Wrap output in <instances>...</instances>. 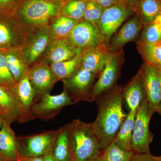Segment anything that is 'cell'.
Segmentation results:
<instances>
[{
	"label": "cell",
	"mask_w": 161,
	"mask_h": 161,
	"mask_svg": "<svg viewBox=\"0 0 161 161\" xmlns=\"http://www.w3.org/2000/svg\"><path fill=\"white\" fill-rule=\"evenodd\" d=\"M98 113L92 126L101 150L114 141L128 114L123 108V87L117 86L98 96Z\"/></svg>",
	"instance_id": "1"
},
{
	"label": "cell",
	"mask_w": 161,
	"mask_h": 161,
	"mask_svg": "<svg viewBox=\"0 0 161 161\" xmlns=\"http://www.w3.org/2000/svg\"><path fill=\"white\" fill-rule=\"evenodd\" d=\"M65 3L63 0H18L11 17L25 35L49 26L61 15Z\"/></svg>",
	"instance_id": "2"
},
{
	"label": "cell",
	"mask_w": 161,
	"mask_h": 161,
	"mask_svg": "<svg viewBox=\"0 0 161 161\" xmlns=\"http://www.w3.org/2000/svg\"><path fill=\"white\" fill-rule=\"evenodd\" d=\"M67 126L74 161H96L101 150L92 123L75 119Z\"/></svg>",
	"instance_id": "3"
},
{
	"label": "cell",
	"mask_w": 161,
	"mask_h": 161,
	"mask_svg": "<svg viewBox=\"0 0 161 161\" xmlns=\"http://www.w3.org/2000/svg\"><path fill=\"white\" fill-rule=\"evenodd\" d=\"M153 115L146 99H144L136 115L132 142L134 153H150V145L153 135L149 129V124Z\"/></svg>",
	"instance_id": "4"
},
{
	"label": "cell",
	"mask_w": 161,
	"mask_h": 161,
	"mask_svg": "<svg viewBox=\"0 0 161 161\" xmlns=\"http://www.w3.org/2000/svg\"><path fill=\"white\" fill-rule=\"evenodd\" d=\"M21 48L25 62L28 66L41 60L53 40L49 26L43 27L25 35Z\"/></svg>",
	"instance_id": "5"
},
{
	"label": "cell",
	"mask_w": 161,
	"mask_h": 161,
	"mask_svg": "<svg viewBox=\"0 0 161 161\" xmlns=\"http://www.w3.org/2000/svg\"><path fill=\"white\" fill-rule=\"evenodd\" d=\"M58 130L17 137L19 156H43L50 153Z\"/></svg>",
	"instance_id": "6"
},
{
	"label": "cell",
	"mask_w": 161,
	"mask_h": 161,
	"mask_svg": "<svg viewBox=\"0 0 161 161\" xmlns=\"http://www.w3.org/2000/svg\"><path fill=\"white\" fill-rule=\"evenodd\" d=\"M0 108L5 119L11 123H24L33 120L30 110L19 100L14 88L0 83Z\"/></svg>",
	"instance_id": "7"
},
{
	"label": "cell",
	"mask_w": 161,
	"mask_h": 161,
	"mask_svg": "<svg viewBox=\"0 0 161 161\" xmlns=\"http://www.w3.org/2000/svg\"><path fill=\"white\" fill-rule=\"evenodd\" d=\"M75 104L64 90L59 95H53L48 93L42 95L34 103L30 111L35 119L50 120L55 118L64 107Z\"/></svg>",
	"instance_id": "8"
},
{
	"label": "cell",
	"mask_w": 161,
	"mask_h": 161,
	"mask_svg": "<svg viewBox=\"0 0 161 161\" xmlns=\"http://www.w3.org/2000/svg\"><path fill=\"white\" fill-rule=\"evenodd\" d=\"M123 53L122 50L112 53L103 70L98 76V80L94 83L92 87L91 92L92 102L95 101L102 94L108 92L116 86L123 61Z\"/></svg>",
	"instance_id": "9"
},
{
	"label": "cell",
	"mask_w": 161,
	"mask_h": 161,
	"mask_svg": "<svg viewBox=\"0 0 161 161\" xmlns=\"http://www.w3.org/2000/svg\"><path fill=\"white\" fill-rule=\"evenodd\" d=\"M134 13V10L122 0L116 5L104 9L97 26L105 39L107 46L124 21Z\"/></svg>",
	"instance_id": "10"
},
{
	"label": "cell",
	"mask_w": 161,
	"mask_h": 161,
	"mask_svg": "<svg viewBox=\"0 0 161 161\" xmlns=\"http://www.w3.org/2000/svg\"><path fill=\"white\" fill-rule=\"evenodd\" d=\"M97 75L80 69L70 78L62 80L64 90L77 103L80 101L92 102L91 92Z\"/></svg>",
	"instance_id": "11"
},
{
	"label": "cell",
	"mask_w": 161,
	"mask_h": 161,
	"mask_svg": "<svg viewBox=\"0 0 161 161\" xmlns=\"http://www.w3.org/2000/svg\"><path fill=\"white\" fill-rule=\"evenodd\" d=\"M67 38L73 46L82 52L95 47L107 45L98 26L83 20L76 24Z\"/></svg>",
	"instance_id": "12"
},
{
	"label": "cell",
	"mask_w": 161,
	"mask_h": 161,
	"mask_svg": "<svg viewBox=\"0 0 161 161\" xmlns=\"http://www.w3.org/2000/svg\"><path fill=\"white\" fill-rule=\"evenodd\" d=\"M139 72L145 90V98L153 113L161 114V86L159 72L143 63Z\"/></svg>",
	"instance_id": "13"
},
{
	"label": "cell",
	"mask_w": 161,
	"mask_h": 161,
	"mask_svg": "<svg viewBox=\"0 0 161 161\" xmlns=\"http://www.w3.org/2000/svg\"><path fill=\"white\" fill-rule=\"evenodd\" d=\"M28 75L34 91L35 102L50 93L58 82L50 64L42 60L29 67Z\"/></svg>",
	"instance_id": "14"
},
{
	"label": "cell",
	"mask_w": 161,
	"mask_h": 161,
	"mask_svg": "<svg viewBox=\"0 0 161 161\" xmlns=\"http://www.w3.org/2000/svg\"><path fill=\"white\" fill-rule=\"evenodd\" d=\"M143 27L140 20L136 15L128 20L118 32L112 36L107 44L110 53L119 51L127 43L134 41L138 36Z\"/></svg>",
	"instance_id": "15"
},
{
	"label": "cell",
	"mask_w": 161,
	"mask_h": 161,
	"mask_svg": "<svg viewBox=\"0 0 161 161\" xmlns=\"http://www.w3.org/2000/svg\"><path fill=\"white\" fill-rule=\"evenodd\" d=\"M25 36L11 16L0 14V49L21 46Z\"/></svg>",
	"instance_id": "16"
},
{
	"label": "cell",
	"mask_w": 161,
	"mask_h": 161,
	"mask_svg": "<svg viewBox=\"0 0 161 161\" xmlns=\"http://www.w3.org/2000/svg\"><path fill=\"white\" fill-rule=\"evenodd\" d=\"M82 53L80 69L86 70L98 76L112 53L109 51L106 44H103L86 50Z\"/></svg>",
	"instance_id": "17"
},
{
	"label": "cell",
	"mask_w": 161,
	"mask_h": 161,
	"mask_svg": "<svg viewBox=\"0 0 161 161\" xmlns=\"http://www.w3.org/2000/svg\"><path fill=\"white\" fill-rule=\"evenodd\" d=\"M81 52L73 46L67 38L56 39L52 41L40 61L50 64L70 60Z\"/></svg>",
	"instance_id": "18"
},
{
	"label": "cell",
	"mask_w": 161,
	"mask_h": 161,
	"mask_svg": "<svg viewBox=\"0 0 161 161\" xmlns=\"http://www.w3.org/2000/svg\"><path fill=\"white\" fill-rule=\"evenodd\" d=\"M10 123L4 120L0 133V156L5 161H17L19 157L17 137Z\"/></svg>",
	"instance_id": "19"
},
{
	"label": "cell",
	"mask_w": 161,
	"mask_h": 161,
	"mask_svg": "<svg viewBox=\"0 0 161 161\" xmlns=\"http://www.w3.org/2000/svg\"><path fill=\"white\" fill-rule=\"evenodd\" d=\"M145 98V90L140 74L136 75L123 87V99L130 111H136Z\"/></svg>",
	"instance_id": "20"
},
{
	"label": "cell",
	"mask_w": 161,
	"mask_h": 161,
	"mask_svg": "<svg viewBox=\"0 0 161 161\" xmlns=\"http://www.w3.org/2000/svg\"><path fill=\"white\" fill-rule=\"evenodd\" d=\"M50 153L57 161H75L71 149L67 125L58 130Z\"/></svg>",
	"instance_id": "21"
},
{
	"label": "cell",
	"mask_w": 161,
	"mask_h": 161,
	"mask_svg": "<svg viewBox=\"0 0 161 161\" xmlns=\"http://www.w3.org/2000/svg\"><path fill=\"white\" fill-rule=\"evenodd\" d=\"M9 71L16 82L28 70L29 66L24 60L21 47H12L4 50Z\"/></svg>",
	"instance_id": "22"
},
{
	"label": "cell",
	"mask_w": 161,
	"mask_h": 161,
	"mask_svg": "<svg viewBox=\"0 0 161 161\" xmlns=\"http://www.w3.org/2000/svg\"><path fill=\"white\" fill-rule=\"evenodd\" d=\"M82 52L70 60L54 62L50 64L52 72L58 81L70 78L80 69Z\"/></svg>",
	"instance_id": "23"
},
{
	"label": "cell",
	"mask_w": 161,
	"mask_h": 161,
	"mask_svg": "<svg viewBox=\"0 0 161 161\" xmlns=\"http://www.w3.org/2000/svg\"><path fill=\"white\" fill-rule=\"evenodd\" d=\"M133 10L144 26L161 14V0H139Z\"/></svg>",
	"instance_id": "24"
},
{
	"label": "cell",
	"mask_w": 161,
	"mask_h": 161,
	"mask_svg": "<svg viewBox=\"0 0 161 161\" xmlns=\"http://www.w3.org/2000/svg\"><path fill=\"white\" fill-rule=\"evenodd\" d=\"M136 48L144 60V64L161 71V40L152 43H142L137 40Z\"/></svg>",
	"instance_id": "25"
},
{
	"label": "cell",
	"mask_w": 161,
	"mask_h": 161,
	"mask_svg": "<svg viewBox=\"0 0 161 161\" xmlns=\"http://www.w3.org/2000/svg\"><path fill=\"white\" fill-rule=\"evenodd\" d=\"M136 112V111L129 112L114 140L119 147L128 151H132V132Z\"/></svg>",
	"instance_id": "26"
},
{
	"label": "cell",
	"mask_w": 161,
	"mask_h": 161,
	"mask_svg": "<svg viewBox=\"0 0 161 161\" xmlns=\"http://www.w3.org/2000/svg\"><path fill=\"white\" fill-rule=\"evenodd\" d=\"M14 90L22 104L26 108L30 110L34 103L35 96L34 91L28 77V71L19 81L16 82Z\"/></svg>",
	"instance_id": "27"
},
{
	"label": "cell",
	"mask_w": 161,
	"mask_h": 161,
	"mask_svg": "<svg viewBox=\"0 0 161 161\" xmlns=\"http://www.w3.org/2000/svg\"><path fill=\"white\" fill-rule=\"evenodd\" d=\"M79 22L61 15L56 18L49 26L50 32L53 40L68 38Z\"/></svg>",
	"instance_id": "28"
},
{
	"label": "cell",
	"mask_w": 161,
	"mask_h": 161,
	"mask_svg": "<svg viewBox=\"0 0 161 161\" xmlns=\"http://www.w3.org/2000/svg\"><path fill=\"white\" fill-rule=\"evenodd\" d=\"M133 153L132 151L120 148L113 141L101 151L95 161H130Z\"/></svg>",
	"instance_id": "29"
},
{
	"label": "cell",
	"mask_w": 161,
	"mask_h": 161,
	"mask_svg": "<svg viewBox=\"0 0 161 161\" xmlns=\"http://www.w3.org/2000/svg\"><path fill=\"white\" fill-rule=\"evenodd\" d=\"M86 3L85 0L66 1L61 9V15L76 21H82L86 8Z\"/></svg>",
	"instance_id": "30"
},
{
	"label": "cell",
	"mask_w": 161,
	"mask_h": 161,
	"mask_svg": "<svg viewBox=\"0 0 161 161\" xmlns=\"http://www.w3.org/2000/svg\"><path fill=\"white\" fill-rule=\"evenodd\" d=\"M138 41L145 43H156L161 40V28L153 22L145 25Z\"/></svg>",
	"instance_id": "31"
},
{
	"label": "cell",
	"mask_w": 161,
	"mask_h": 161,
	"mask_svg": "<svg viewBox=\"0 0 161 161\" xmlns=\"http://www.w3.org/2000/svg\"><path fill=\"white\" fill-rule=\"evenodd\" d=\"M104 8L93 0L86 1L83 21L97 26Z\"/></svg>",
	"instance_id": "32"
},
{
	"label": "cell",
	"mask_w": 161,
	"mask_h": 161,
	"mask_svg": "<svg viewBox=\"0 0 161 161\" xmlns=\"http://www.w3.org/2000/svg\"><path fill=\"white\" fill-rule=\"evenodd\" d=\"M0 83L13 88L16 82L9 71L4 50L0 49Z\"/></svg>",
	"instance_id": "33"
},
{
	"label": "cell",
	"mask_w": 161,
	"mask_h": 161,
	"mask_svg": "<svg viewBox=\"0 0 161 161\" xmlns=\"http://www.w3.org/2000/svg\"><path fill=\"white\" fill-rule=\"evenodd\" d=\"M18 0H0V14L11 16Z\"/></svg>",
	"instance_id": "34"
},
{
	"label": "cell",
	"mask_w": 161,
	"mask_h": 161,
	"mask_svg": "<svg viewBox=\"0 0 161 161\" xmlns=\"http://www.w3.org/2000/svg\"><path fill=\"white\" fill-rule=\"evenodd\" d=\"M130 161H155L150 153H133Z\"/></svg>",
	"instance_id": "35"
},
{
	"label": "cell",
	"mask_w": 161,
	"mask_h": 161,
	"mask_svg": "<svg viewBox=\"0 0 161 161\" xmlns=\"http://www.w3.org/2000/svg\"><path fill=\"white\" fill-rule=\"evenodd\" d=\"M93 1H95L105 9L118 4L121 0H93Z\"/></svg>",
	"instance_id": "36"
},
{
	"label": "cell",
	"mask_w": 161,
	"mask_h": 161,
	"mask_svg": "<svg viewBox=\"0 0 161 161\" xmlns=\"http://www.w3.org/2000/svg\"><path fill=\"white\" fill-rule=\"evenodd\" d=\"M17 161H44V159H43V156L31 157L19 156Z\"/></svg>",
	"instance_id": "37"
},
{
	"label": "cell",
	"mask_w": 161,
	"mask_h": 161,
	"mask_svg": "<svg viewBox=\"0 0 161 161\" xmlns=\"http://www.w3.org/2000/svg\"><path fill=\"white\" fill-rule=\"evenodd\" d=\"M122 1L133 10L139 0H122Z\"/></svg>",
	"instance_id": "38"
},
{
	"label": "cell",
	"mask_w": 161,
	"mask_h": 161,
	"mask_svg": "<svg viewBox=\"0 0 161 161\" xmlns=\"http://www.w3.org/2000/svg\"><path fill=\"white\" fill-rule=\"evenodd\" d=\"M44 161H57L51 153L43 156Z\"/></svg>",
	"instance_id": "39"
},
{
	"label": "cell",
	"mask_w": 161,
	"mask_h": 161,
	"mask_svg": "<svg viewBox=\"0 0 161 161\" xmlns=\"http://www.w3.org/2000/svg\"><path fill=\"white\" fill-rule=\"evenodd\" d=\"M153 22V23L161 28V14L155 18V19L153 20V22Z\"/></svg>",
	"instance_id": "40"
},
{
	"label": "cell",
	"mask_w": 161,
	"mask_h": 161,
	"mask_svg": "<svg viewBox=\"0 0 161 161\" xmlns=\"http://www.w3.org/2000/svg\"><path fill=\"white\" fill-rule=\"evenodd\" d=\"M5 118L4 115L3 114H0V133H1V130H2V126L5 120Z\"/></svg>",
	"instance_id": "41"
},
{
	"label": "cell",
	"mask_w": 161,
	"mask_h": 161,
	"mask_svg": "<svg viewBox=\"0 0 161 161\" xmlns=\"http://www.w3.org/2000/svg\"><path fill=\"white\" fill-rule=\"evenodd\" d=\"M153 157L155 161H161V156H154L153 155Z\"/></svg>",
	"instance_id": "42"
},
{
	"label": "cell",
	"mask_w": 161,
	"mask_h": 161,
	"mask_svg": "<svg viewBox=\"0 0 161 161\" xmlns=\"http://www.w3.org/2000/svg\"><path fill=\"white\" fill-rule=\"evenodd\" d=\"M159 72L160 80V83H161V71H159Z\"/></svg>",
	"instance_id": "43"
},
{
	"label": "cell",
	"mask_w": 161,
	"mask_h": 161,
	"mask_svg": "<svg viewBox=\"0 0 161 161\" xmlns=\"http://www.w3.org/2000/svg\"><path fill=\"white\" fill-rule=\"evenodd\" d=\"M0 161H5L3 159V158L1 157V156H0Z\"/></svg>",
	"instance_id": "44"
},
{
	"label": "cell",
	"mask_w": 161,
	"mask_h": 161,
	"mask_svg": "<svg viewBox=\"0 0 161 161\" xmlns=\"http://www.w3.org/2000/svg\"><path fill=\"white\" fill-rule=\"evenodd\" d=\"M64 2H66V1H69V0H63ZM85 1H88V0H85Z\"/></svg>",
	"instance_id": "45"
},
{
	"label": "cell",
	"mask_w": 161,
	"mask_h": 161,
	"mask_svg": "<svg viewBox=\"0 0 161 161\" xmlns=\"http://www.w3.org/2000/svg\"><path fill=\"white\" fill-rule=\"evenodd\" d=\"M0 114H2V111H1V108H0Z\"/></svg>",
	"instance_id": "46"
}]
</instances>
